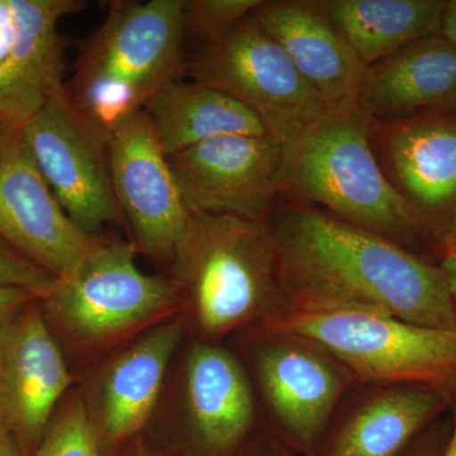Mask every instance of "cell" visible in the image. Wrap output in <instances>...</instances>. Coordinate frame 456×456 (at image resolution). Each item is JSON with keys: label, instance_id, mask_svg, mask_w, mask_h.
<instances>
[{"label": "cell", "instance_id": "obj_1", "mask_svg": "<svg viewBox=\"0 0 456 456\" xmlns=\"http://www.w3.org/2000/svg\"><path fill=\"white\" fill-rule=\"evenodd\" d=\"M266 222L289 310L378 312L456 331L452 294L439 265L292 198L275 202Z\"/></svg>", "mask_w": 456, "mask_h": 456}, {"label": "cell", "instance_id": "obj_2", "mask_svg": "<svg viewBox=\"0 0 456 456\" xmlns=\"http://www.w3.org/2000/svg\"><path fill=\"white\" fill-rule=\"evenodd\" d=\"M373 123L359 97L330 104L284 146L279 197L310 203L413 251L424 240L374 154Z\"/></svg>", "mask_w": 456, "mask_h": 456}, {"label": "cell", "instance_id": "obj_3", "mask_svg": "<svg viewBox=\"0 0 456 456\" xmlns=\"http://www.w3.org/2000/svg\"><path fill=\"white\" fill-rule=\"evenodd\" d=\"M171 266L203 340L218 342L289 310L266 221L189 212Z\"/></svg>", "mask_w": 456, "mask_h": 456}, {"label": "cell", "instance_id": "obj_4", "mask_svg": "<svg viewBox=\"0 0 456 456\" xmlns=\"http://www.w3.org/2000/svg\"><path fill=\"white\" fill-rule=\"evenodd\" d=\"M184 0H117L84 42L68 86L75 106L108 134L185 75Z\"/></svg>", "mask_w": 456, "mask_h": 456}, {"label": "cell", "instance_id": "obj_5", "mask_svg": "<svg viewBox=\"0 0 456 456\" xmlns=\"http://www.w3.org/2000/svg\"><path fill=\"white\" fill-rule=\"evenodd\" d=\"M246 360L268 434L299 456H314L355 377L310 336L261 325L245 330Z\"/></svg>", "mask_w": 456, "mask_h": 456}, {"label": "cell", "instance_id": "obj_6", "mask_svg": "<svg viewBox=\"0 0 456 456\" xmlns=\"http://www.w3.org/2000/svg\"><path fill=\"white\" fill-rule=\"evenodd\" d=\"M265 325L316 338L358 384H422L456 399V331L370 311L287 310Z\"/></svg>", "mask_w": 456, "mask_h": 456}, {"label": "cell", "instance_id": "obj_7", "mask_svg": "<svg viewBox=\"0 0 456 456\" xmlns=\"http://www.w3.org/2000/svg\"><path fill=\"white\" fill-rule=\"evenodd\" d=\"M136 245L102 239L74 273L41 298L45 314L82 345L106 344L183 305L173 279L147 275Z\"/></svg>", "mask_w": 456, "mask_h": 456}, {"label": "cell", "instance_id": "obj_8", "mask_svg": "<svg viewBox=\"0 0 456 456\" xmlns=\"http://www.w3.org/2000/svg\"><path fill=\"white\" fill-rule=\"evenodd\" d=\"M185 74L248 108L266 134L284 146L330 106L254 13L220 41L187 57Z\"/></svg>", "mask_w": 456, "mask_h": 456}, {"label": "cell", "instance_id": "obj_9", "mask_svg": "<svg viewBox=\"0 0 456 456\" xmlns=\"http://www.w3.org/2000/svg\"><path fill=\"white\" fill-rule=\"evenodd\" d=\"M22 130L51 191L80 230L99 236L107 226L126 227L114 197L110 134L75 106L65 86Z\"/></svg>", "mask_w": 456, "mask_h": 456}, {"label": "cell", "instance_id": "obj_10", "mask_svg": "<svg viewBox=\"0 0 456 456\" xmlns=\"http://www.w3.org/2000/svg\"><path fill=\"white\" fill-rule=\"evenodd\" d=\"M371 146L384 175L410 206L424 241L440 248L456 228V112L374 118Z\"/></svg>", "mask_w": 456, "mask_h": 456}, {"label": "cell", "instance_id": "obj_11", "mask_svg": "<svg viewBox=\"0 0 456 456\" xmlns=\"http://www.w3.org/2000/svg\"><path fill=\"white\" fill-rule=\"evenodd\" d=\"M66 215L20 126L0 122V242L56 279L66 278L102 241Z\"/></svg>", "mask_w": 456, "mask_h": 456}, {"label": "cell", "instance_id": "obj_12", "mask_svg": "<svg viewBox=\"0 0 456 456\" xmlns=\"http://www.w3.org/2000/svg\"><path fill=\"white\" fill-rule=\"evenodd\" d=\"M284 145L228 134L167 156L189 212L265 222L279 198Z\"/></svg>", "mask_w": 456, "mask_h": 456}, {"label": "cell", "instance_id": "obj_13", "mask_svg": "<svg viewBox=\"0 0 456 456\" xmlns=\"http://www.w3.org/2000/svg\"><path fill=\"white\" fill-rule=\"evenodd\" d=\"M110 161L114 197L131 241L139 253L171 263L189 211L143 110L110 132Z\"/></svg>", "mask_w": 456, "mask_h": 456}, {"label": "cell", "instance_id": "obj_14", "mask_svg": "<svg viewBox=\"0 0 456 456\" xmlns=\"http://www.w3.org/2000/svg\"><path fill=\"white\" fill-rule=\"evenodd\" d=\"M183 371L179 456H242L257 421L244 362L218 342L200 340L189 347Z\"/></svg>", "mask_w": 456, "mask_h": 456}, {"label": "cell", "instance_id": "obj_15", "mask_svg": "<svg viewBox=\"0 0 456 456\" xmlns=\"http://www.w3.org/2000/svg\"><path fill=\"white\" fill-rule=\"evenodd\" d=\"M70 386V371L37 299L0 329V413L29 455Z\"/></svg>", "mask_w": 456, "mask_h": 456}, {"label": "cell", "instance_id": "obj_16", "mask_svg": "<svg viewBox=\"0 0 456 456\" xmlns=\"http://www.w3.org/2000/svg\"><path fill=\"white\" fill-rule=\"evenodd\" d=\"M452 401L422 384H358L314 456H401Z\"/></svg>", "mask_w": 456, "mask_h": 456}, {"label": "cell", "instance_id": "obj_17", "mask_svg": "<svg viewBox=\"0 0 456 456\" xmlns=\"http://www.w3.org/2000/svg\"><path fill=\"white\" fill-rule=\"evenodd\" d=\"M16 41L0 68V122L23 127L62 83L66 40L57 25L82 11L83 0H11Z\"/></svg>", "mask_w": 456, "mask_h": 456}, {"label": "cell", "instance_id": "obj_18", "mask_svg": "<svg viewBox=\"0 0 456 456\" xmlns=\"http://www.w3.org/2000/svg\"><path fill=\"white\" fill-rule=\"evenodd\" d=\"M185 322L175 317L141 336L102 375L97 415L92 417L102 450L118 448L149 422Z\"/></svg>", "mask_w": 456, "mask_h": 456}, {"label": "cell", "instance_id": "obj_19", "mask_svg": "<svg viewBox=\"0 0 456 456\" xmlns=\"http://www.w3.org/2000/svg\"><path fill=\"white\" fill-rule=\"evenodd\" d=\"M254 16L327 103L358 97L367 66L316 0L264 2Z\"/></svg>", "mask_w": 456, "mask_h": 456}, {"label": "cell", "instance_id": "obj_20", "mask_svg": "<svg viewBox=\"0 0 456 456\" xmlns=\"http://www.w3.org/2000/svg\"><path fill=\"white\" fill-rule=\"evenodd\" d=\"M358 97L379 121L426 110L456 112L455 45L432 36L368 66Z\"/></svg>", "mask_w": 456, "mask_h": 456}, {"label": "cell", "instance_id": "obj_21", "mask_svg": "<svg viewBox=\"0 0 456 456\" xmlns=\"http://www.w3.org/2000/svg\"><path fill=\"white\" fill-rule=\"evenodd\" d=\"M165 155L228 136H268L257 117L220 90L203 84L174 80L143 106Z\"/></svg>", "mask_w": 456, "mask_h": 456}, {"label": "cell", "instance_id": "obj_22", "mask_svg": "<svg viewBox=\"0 0 456 456\" xmlns=\"http://www.w3.org/2000/svg\"><path fill=\"white\" fill-rule=\"evenodd\" d=\"M365 66L440 35L446 0H316Z\"/></svg>", "mask_w": 456, "mask_h": 456}, {"label": "cell", "instance_id": "obj_23", "mask_svg": "<svg viewBox=\"0 0 456 456\" xmlns=\"http://www.w3.org/2000/svg\"><path fill=\"white\" fill-rule=\"evenodd\" d=\"M92 416L80 393L68 397L51 419L44 436L29 456H102Z\"/></svg>", "mask_w": 456, "mask_h": 456}, {"label": "cell", "instance_id": "obj_24", "mask_svg": "<svg viewBox=\"0 0 456 456\" xmlns=\"http://www.w3.org/2000/svg\"><path fill=\"white\" fill-rule=\"evenodd\" d=\"M263 0H184L185 44L198 49L220 41L263 4Z\"/></svg>", "mask_w": 456, "mask_h": 456}, {"label": "cell", "instance_id": "obj_25", "mask_svg": "<svg viewBox=\"0 0 456 456\" xmlns=\"http://www.w3.org/2000/svg\"><path fill=\"white\" fill-rule=\"evenodd\" d=\"M56 278L0 242V285L35 290L41 298Z\"/></svg>", "mask_w": 456, "mask_h": 456}, {"label": "cell", "instance_id": "obj_26", "mask_svg": "<svg viewBox=\"0 0 456 456\" xmlns=\"http://www.w3.org/2000/svg\"><path fill=\"white\" fill-rule=\"evenodd\" d=\"M452 431V417L432 422L401 456H443Z\"/></svg>", "mask_w": 456, "mask_h": 456}, {"label": "cell", "instance_id": "obj_27", "mask_svg": "<svg viewBox=\"0 0 456 456\" xmlns=\"http://www.w3.org/2000/svg\"><path fill=\"white\" fill-rule=\"evenodd\" d=\"M37 299H41V296L35 290L0 285V329Z\"/></svg>", "mask_w": 456, "mask_h": 456}, {"label": "cell", "instance_id": "obj_28", "mask_svg": "<svg viewBox=\"0 0 456 456\" xmlns=\"http://www.w3.org/2000/svg\"><path fill=\"white\" fill-rule=\"evenodd\" d=\"M242 456H299L284 446L281 441L265 430L256 431L251 435L246 444Z\"/></svg>", "mask_w": 456, "mask_h": 456}, {"label": "cell", "instance_id": "obj_29", "mask_svg": "<svg viewBox=\"0 0 456 456\" xmlns=\"http://www.w3.org/2000/svg\"><path fill=\"white\" fill-rule=\"evenodd\" d=\"M16 18L11 0H0V68L11 53L16 41Z\"/></svg>", "mask_w": 456, "mask_h": 456}, {"label": "cell", "instance_id": "obj_30", "mask_svg": "<svg viewBox=\"0 0 456 456\" xmlns=\"http://www.w3.org/2000/svg\"><path fill=\"white\" fill-rule=\"evenodd\" d=\"M441 250H443V256H441L439 266L448 281L456 318V251L449 246H443Z\"/></svg>", "mask_w": 456, "mask_h": 456}, {"label": "cell", "instance_id": "obj_31", "mask_svg": "<svg viewBox=\"0 0 456 456\" xmlns=\"http://www.w3.org/2000/svg\"><path fill=\"white\" fill-rule=\"evenodd\" d=\"M440 35L456 46V0H446Z\"/></svg>", "mask_w": 456, "mask_h": 456}, {"label": "cell", "instance_id": "obj_32", "mask_svg": "<svg viewBox=\"0 0 456 456\" xmlns=\"http://www.w3.org/2000/svg\"><path fill=\"white\" fill-rule=\"evenodd\" d=\"M16 443H18L16 437L12 434L4 417L0 413V450L8 448V446L13 445Z\"/></svg>", "mask_w": 456, "mask_h": 456}, {"label": "cell", "instance_id": "obj_33", "mask_svg": "<svg viewBox=\"0 0 456 456\" xmlns=\"http://www.w3.org/2000/svg\"><path fill=\"white\" fill-rule=\"evenodd\" d=\"M450 410H452V431H450L448 445L443 456H456V399Z\"/></svg>", "mask_w": 456, "mask_h": 456}, {"label": "cell", "instance_id": "obj_34", "mask_svg": "<svg viewBox=\"0 0 456 456\" xmlns=\"http://www.w3.org/2000/svg\"><path fill=\"white\" fill-rule=\"evenodd\" d=\"M130 456H173L161 452V450L154 448V446L147 445V444L139 443L134 449L132 450Z\"/></svg>", "mask_w": 456, "mask_h": 456}, {"label": "cell", "instance_id": "obj_35", "mask_svg": "<svg viewBox=\"0 0 456 456\" xmlns=\"http://www.w3.org/2000/svg\"><path fill=\"white\" fill-rule=\"evenodd\" d=\"M0 456H29V452L20 443H16L8 448L0 450Z\"/></svg>", "mask_w": 456, "mask_h": 456}, {"label": "cell", "instance_id": "obj_36", "mask_svg": "<svg viewBox=\"0 0 456 456\" xmlns=\"http://www.w3.org/2000/svg\"><path fill=\"white\" fill-rule=\"evenodd\" d=\"M443 246H449V248H452V250L456 251V228L448 237H446ZM443 246H441V248H443Z\"/></svg>", "mask_w": 456, "mask_h": 456}]
</instances>
